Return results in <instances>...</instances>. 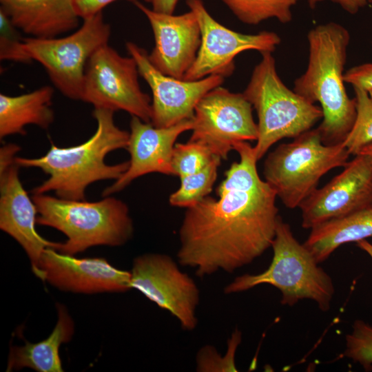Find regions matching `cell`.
<instances>
[{
	"instance_id": "7c38bea8",
	"label": "cell",
	"mask_w": 372,
	"mask_h": 372,
	"mask_svg": "<svg viewBox=\"0 0 372 372\" xmlns=\"http://www.w3.org/2000/svg\"><path fill=\"white\" fill-rule=\"evenodd\" d=\"M131 272V287L143 293L179 321L183 329L194 330L200 291L195 281L183 272L173 258L163 254L136 257Z\"/></svg>"
},
{
	"instance_id": "9c48e42d",
	"label": "cell",
	"mask_w": 372,
	"mask_h": 372,
	"mask_svg": "<svg viewBox=\"0 0 372 372\" xmlns=\"http://www.w3.org/2000/svg\"><path fill=\"white\" fill-rule=\"evenodd\" d=\"M135 60L123 56L108 43L101 46L86 65L81 101L94 108L123 110L151 123L152 106L141 90Z\"/></svg>"
},
{
	"instance_id": "83f0119b",
	"label": "cell",
	"mask_w": 372,
	"mask_h": 372,
	"mask_svg": "<svg viewBox=\"0 0 372 372\" xmlns=\"http://www.w3.org/2000/svg\"><path fill=\"white\" fill-rule=\"evenodd\" d=\"M241 340V333L236 330L228 340V349L225 357L218 353L214 347L201 348L196 355V371L200 372L237 371L234 355Z\"/></svg>"
},
{
	"instance_id": "603a6c76",
	"label": "cell",
	"mask_w": 372,
	"mask_h": 372,
	"mask_svg": "<svg viewBox=\"0 0 372 372\" xmlns=\"http://www.w3.org/2000/svg\"><path fill=\"white\" fill-rule=\"evenodd\" d=\"M242 23L256 25L276 19L282 23L292 20L291 8L299 0H220Z\"/></svg>"
},
{
	"instance_id": "8fae6325",
	"label": "cell",
	"mask_w": 372,
	"mask_h": 372,
	"mask_svg": "<svg viewBox=\"0 0 372 372\" xmlns=\"http://www.w3.org/2000/svg\"><path fill=\"white\" fill-rule=\"evenodd\" d=\"M186 3L196 16L201 39L196 58L184 80L195 81L212 74L228 76L235 70L234 59L238 54L249 50L260 54L272 52L281 42L273 32L249 34L227 28L211 17L202 0H186Z\"/></svg>"
},
{
	"instance_id": "5bb4252c",
	"label": "cell",
	"mask_w": 372,
	"mask_h": 372,
	"mask_svg": "<svg viewBox=\"0 0 372 372\" xmlns=\"http://www.w3.org/2000/svg\"><path fill=\"white\" fill-rule=\"evenodd\" d=\"M343 168L300 204L303 228L311 229L372 205V158L360 154Z\"/></svg>"
},
{
	"instance_id": "3957f363",
	"label": "cell",
	"mask_w": 372,
	"mask_h": 372,
	"mask_svg": "<svg viewBox=\"0 0 372 372\" xmlns=\"http://www.w3.org/2000/svg\"><path fill=\"white\" fill-rule=\"evenodd\" d=\"M350 38L348 30L335 22L310 30L307 67L294 81L297 94L311 103H320L323 116L317 128L327 145L342 143L356 116L355 100L348 96L344 79Z\"/></svg>"
},
{
	"instance_id": "9a60e30c",
	"label": "cell",
	"mask_w": 372,
	"mask_h": 372,
	"mask_svg": "<svg viewBox=\"0 0 372 372\" xmlns=\"http://www.w3.org/2000/svg\"><path fill=\"white\" fill-rule=\"evenodd\" d=\"M34 274L65 291L94 293L132 289L131 272L118 269L103 258H76L48 247Z\"/></svg>"
},
{
	"instance_id": "4dcf8cb0",
	"label": "cell",
	"mask_w": 372,
	"mask_h": 372,
	"mask_svg": "<svg viewBox=\"0 0 372 372\" xmlns=\"http://www.w3.org/2000/svg\"><path fill=\"white\" fill-rule=\"evenodd\" d=\"M118 0H72L75 10L82 19L92 17L99 12L107 5ZM135 2L137 0H127Z\"/></svg>"
},
{
	"instance_id": "836d02e7",
	"label": "cell",
	"mask_w": 372,
	"mask_h": 372,
	"mask_svg": "<svg viewBox=\"0 0 372 372\" xmlns=\"http://www.w3.org/2000/svg\"><path fill=\"white\" fill-rule=\"evenodd\" d=\"M153 10L165 14H174L178 0H145Z\"/></svg>"
},
{
	"instance_id": "d590c367",
	"label": "cell",
	"mask_w": 372,
	"mask_h": 372,
	"mask_svg": "<svg viewBox=\"0 0 372 372\" xmlns=\"http://www.w3.org/2000/svg\"><path fill=\"white\" fill-rule=\"evenodd\" d=\"M360 154L367 155L372 158V143L364 147Z\"/></svg>"
},
{
	"instance_id": "d6986e66",
	"label": "cell",
	"mask_w": 372,
	"mask_h": 372,
	"mask_svg": "<svg viewBox=\"0 0 372 372\" xmlns=\"http://www.w3.org/2000/svg\"><path fill=\"white\" fill-rule=\"evenodd\" d=\"M0 3L13 25L30 37H57L79 25L72 0H0Z\"/></svg>"
},
{
	"instance_id": "484cf974",
	"label": "cell",
	"mask_w": 372,
	"mask_h": 372,
	"mask_svg": "<svg viewBox=\"0 0 372 372\" xmlns=\"http://www.w3.org/2000/svg\"><path fill=\"white\" fill-rule=\"evenodd\" d=\"M216 156L208 147L198 143L188 141L185 143H176L172 157L174 176L180 178L198 172Z\"/></svg>"
},
{
	"instance_id": "52a82bcc",
	"label": "cell",
	"mask_w": 372,
	"mask_h": 372,
	"mask_svg": "<svg viewBox=\"0 0 372 372\" xmlns=\"http://www.w3.org/2000/svg\"><path fill=\"white\" fill-rule=\"evenodd\" d=\"M350 155L342 143L324 144L318 129H311L267 154L263 165L264 178L282 204L294 209L318 188L324 174L343 167Z\"/></svg>"
},
{
	"instance_id": "4fadbf2b",
	"label": "cell",
	"mask_w": 372,
	"mask_h": 372,
	"mask_svg": "<svg viewBox=\"0 0 372 372\" xmlns=\"http://www.w3.org/2000/svg\"><path fill=\"white\" fill-rule=\"evenodd\" d=\"M126 48L135 60L139 74L151 89V123L155 127H169L193 118L198 101L224 81L225 77L216 74L195 81L168 76L151 63L148 53L143 48L131 41L126 43Z\"/></svg>"
},
{
	"instance_id": "6da1fadb",
	"label": "cell",
	"mask_w": 372,
	"mask_h": 372,
	"mask_svg": "<svg viewBox=\"0 0 372 372\" xmlns=\"http://www.w3.org/2000/svg\"><path fill=\"white\" fill-rule=\"evenodd\" d=\"M240 156L216 189L186 209L179 231L178 263L200 278L218 271L233 273L271 247L280 217L276 194L260 177L254 148L234 146Z\"/></svg>"
},
{
	"instance_id": "7402d4cb",
	"label": "cell",
	"mask_w": 372,
	"mask_h": 372,
	"mask_svg": "<svg viewBox=\"0 0 372 372\" xmlns=\"http://www.w3.org/2000/svg\"><path fill=\"white\" fill-rule=\"evenodd\" d=\"M369 237H372V205L313 227L303 244L320 263L340 246Z\"/></svg>"
},
{
	"instance_id": "d4e9b609",
	"label": "cell",
	"mask_w": 372,
	"mask_h": 372,
	"mask_svg": "<svg viewBox=\"0 0 372 372\" xmlns=\"http://www.w3.org/2000/svg\"><path fill=\"white\" fill-rule=\"evenodd\" d=\"M356 116L353 125L342 143L350 154L356 156L372 143V100L367 91L353 87Z\"/></svg>"
},
{
	"instance_id": "277c9868",
	"label": "cell",
	"mask_w": 372,
	"mask_h": 372,
	"mask_svg": "<svg viewBox=\"0 0 372 372\" xmlns=\"http://www.w3.org/2000/svg\"><path fill=\"white\" fill-rule=\"evenodd\" d=\"M37 224L61 231L68 240L54 249L74 256L96 245L121 246L132 236L134 227L127 205L112 196L96 202L33 194Z\"/></svg>"
},
{
	"instance_id": "1f68e13d",
	"label": "cell",
	"mask_w": 372,
	"mask_h": 372,
	"mask_svg": "<svg viewBox=\"0 0 372 372\" xmlns=\"http://www.w3.org/2000/svg\"><path fill=\"white\" fill-rule=\"evenodd\" d=\"M310 8L314 9L317 5L327 0H307ZM339 5L351 14H356L360 9L372 4V0H328Z\"/></svg>"
},
{
	"instance_id": "2e32d148",
	"label": "cell",
	"mask_w": 372,
	"mask_h": 372,
	"mask_svg": "<svg viewBox=\"0 0 372 372\" xmlns=\"http://www.w3.org/2000/svg\"><path fill=\"white\" fill-rule=\"evenodd\" d=\"M147 17L154 37V47L148 54L151 63L168 76L183 79L194 63L200 45V30L194 12L161 13L134 2Z\"/></svg>"
},
{
	"instance_id": "ac0fdd59",
	"label": "cell",
	"mask_w": 372,
	"mask_h": 372,
	"mask_svg": "<svg viewBox=\"0 0 372 372\" xmlns=\"http://www.w3.org/2000/svg\"><path fill=\"white\" fill-rule=\"evenodd\" d=\"M16 162L0 168V228L12 237L24 249L37 270L42 254L57 242L45 240L37 231V207L19 178Z\"/></svg>"
},
{
	"instance_id": "8d00e7d4",
	"label": "cell",
	"mask_w": 372,
	"mask_h": 372,
	"mask_svg": "<svg viewBox=\"0 0 372 372\" xmlns=\"http://www.w3.org/2000/svg\"><path fill=\"white\" fill-rule=\"evenodd\" d=\"M368 93H369V95L371 99L372 100V90L368 91Z\"/></svg>"
},
{
	"instance_id": "f546056e",
	"label": "cell",
	"mask_w": 372,
	"mask_h": 372,
	"mask_svg": "<svg viewBox=\"0 0 372 372\" xmlns=\"http://www.w3.org/2000/svg\"><path fill=\"white\" fill-rule=\"evenodd\" d=\"M344 82L366 91L372 90V63L349 68L344 74Z\"/></svg>"
},
{
	"instance_id": "7a4b0ae2",
	"label": "cell",
	"mask_w": 372,
	"mask_h": 372,
	"mask_svg": "<svg viewBox=\"0 0 372 372\" xmlns=\"http://www.w3.org/2000/svg\"><path fill=\"white\" fill-rule=\"evenodd\" d=\"M115 112L94 108L93 116L97 127L94 134L78 145L61 147L51 143L48 152L41 157H16L19 167H37L49 176L32 190V194L54 192L56 197L84 200L86 188L92 183L117 180L127 169L129 161L107 165L105 156L116 149L126 148L129 132L115 123Z\"/></svg>"
},
{
	"instance_id": "d6a6232c",
	"label": "cell",
	"mask_w": 372,
	"mask_h": 372,
	"mask_svg": "<svg viewBox=\"0 0 372 372\" xmlns=\"http://www.w3.org/2000/svg\"><path fill=\"white\" fill-rule=\"evenodd\" d=\"M20 147L16 144L9 143L0 149V168L5 167L15 162L16 154Z\"/></svg>"
},
{
	"instance_id": "f1b7e54d",
	"label": "cell",
	"mask_w": 372,
	"mask_h": 372,
	"mask_svg": "<svg viewBox=\"0 0 372 372\" xmlns=\"http://www.w3.org/2000/svg\"><path fill=\"white\" fill-rule=\"evenodd\" d=\"M0 58L23 63H28L25 56L22 42L17 35V28L8 17L0 9Z\"/></svg>"
},
{
	"instance_id": "ba28073f",
	"label": "cell",
	"mask_w": 372,
	"mask_h": 372,
	"mask_svg": "<svg viewBox=\"0 0 372 372\" xmlns=\"http://www.w3.org/2000/svg\"><path fill=\"white\" fill-rule=\"evenodd\" d=\"M83 20L81 27L66 37H29L22 42L28 62L39 63L53 85L63 95L73 100H81L90 57L101 46L108 43L111 34L102 12Z\"/></svg>"
},
{
	"instance_id": "e575fe53",
	"label": "cell",
	"mask_w": 372,
	"mask_h": 372,
	"mask_svg": "<svg viewBox=\"0 0 372 372\" xmlns=\"http://www.w3.org/2000/svg\"><path fill=\"white\" fill-rule=\"evenodd\" d=\"M359 248L364 251L372 258V244L366 240H360L357 242Z\"/></svg>"
},
{
	"instance_id": "e0dca14e",
	"label": "cell",
	"mask_w": 372,
	"mask_h": 372,
	"mask_svg": "<svg viewBox=\"0 0 372 372\" xmlns=\"http://www.w3.org/2000/svg\"><path fill=\"white\" fill-rule=\"evenodd\" d=\"M193 118L166 127H157L132 116L126 149L130 159L127 169L106 187L103 197L119 192L134 179L150 173L174 176L172 157L178 137L193 128Z\"/></svg>"
},
{
	"instance_id": "4316f807",
	"label": "cell",
	"mask_w": 372,
	"mask_h": 372,
	"mask_svg": "<svg viewBox=\"0 0 372 372\" xmlns=\"http://www.w3.org/2000/svg\"><path fill=\"white\" fill-rule=\"evenodd\" d=\"M343 356L362 366L366 371L372 370V326L362 320H356L352 331L345 336Z\"/></svg>"
},
{
	"instance_id": "5b68a950",
	"label": "cell",
	"mask_w": 372,
	"mask_h": 372,
	"mask_svg": "<svg viewBox=\"0 0 372 372\" xmlns=\"http://www.w3.org/2000/svg\"><path fill=\"white\" fill-rule=\"evenodd\" d=\"M271 247L269 267L258 274L236 277L224 288L225 294L243 292L270 285L282 293L280 303L293 306L301 300L315 301L322 311L329 310L335 293L331 276L318 265L309 250L295 238L289 224L280 217Z\"/></svg>"
},
{
	"instance_id": "8992f818",
	"label": "cell",
	"mask_w": 372,
	"mask_h": 372,
	"mask_svg": "<svg viewBox=\"0 0 372 372\" xmlns=\"http://www.w3.org/2000/svg\"><path fill=\"white\" fill-rule=\"evenodd\" d=\"M261 55L243 92L258 116V138L254 147L258 161L278 141L294 138L313 129L323 116L320 107L285 85L272 52Z\"/></svg>"
},
{
	"instance_id": "44dd1931",
	"label": "cell",
	"mask_w": 372,
	"mask_h": 372,
	"mask_svg": "<svg viewBox=\"0 0 372 372\" xmlns=\"http://www.w3.org/2000/svg\"><path fill=\"white\" fill-rule=\"evenodd\" d=\"M58 320L51 334L37 343L10 348L7 371L30 368L39 372L63 371L59 356L60 346L69 342L74 324L65 307L56 304Z\"/></svg>"
},
{
	"instance_id": "cb8c5ba5",
	"label": "cell",
	"mask_w": 372,
	"mask_h": 372,
	"mask_svg": "<svg viewBox=\"0 0 372 372\" xmlns=\"http://www.w3.org/2000/svg\"><path fill=\"white\" fill-rule=\"evenodd\" d=\"M221 159L216 156L203 169L180 178L178 189L169 196V204L187 209L209 196L216 180Z\"/></svg>"
},
{
	"instance_id": "ffe728a7",
	"label": "cell",
	"mask_w": 372,
	"mask_h": 372,
	"mask_svg": "<svg viewBox=\"0 0 372 372\" xmlns=\"http://www.w3.org/2000/svg\"><path fill=\"white\" fill-rule=\"evenodd\" d=\"M53 94L54 90L49 85L18 96L0 94V138L25 135L28 125L48 129L54 119L51 107Z\"/></svg>"
},
{
	"instance_id": "30bf717a",
	"label": "cell",
	"mask_w": 372,
	"mask_h": 372,
	"mask_svg": "<svg viewBox=\"0 0 372 372\" xmlns=\"http://www.w3.org/2000/svg\"><path fill=\"white\" fill-rule=\"evenodd\" d=\"M252 111L243 93L216 87L197 103L188 141L203 145L214 154L227 159L236 143L257 140L258 126Z\"/></svg>"
}]
</instances>
